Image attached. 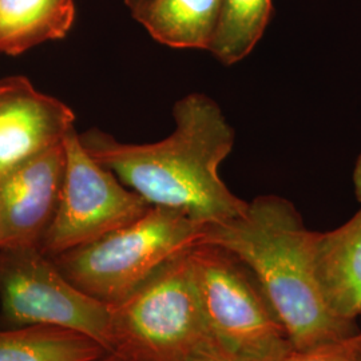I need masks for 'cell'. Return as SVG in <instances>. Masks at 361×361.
Returning a JSON list of instances; mask_svg holds the SVG:
<instances>
[{
  "instance_id": "6da1fadb",
  "label": "cell",
  "mask_w": 361,
  "mask_h": 361,
  "mask_svg": "<svg viewBox=\"0 0 361 361\" xmlns=\"http://www.w3.org/2000/svg\"><path fill=\"white\" fill-rule=\"evenodd\" d=\"M173 118V133L158 142H121L101 130L79 135L99 164L152 207L180 210L204 225L244 213L247 202L219 176L235 142L219 104L207 94L190 92L176 102Z\"/></svg>"
},
{
  "instance_id": "7a4b0ae2",
  "label": "cell",
  "mask_w": 361,
  "mask_h": 361,
  "mask_svg": "<svg viewBox=\"0 0 361 361\" xmlns=\"http://www.w3.org/2000/svg\"><path fill=\"white\" fill-rule=\"evenodd\" d=\"M313 234L290 201L261 195L247 202L240 216L205 225L200 240L232 252L252 269L296 349L361 329L356 322L340 320L326 308L312 265Z\"/></svg>"
},
{
  "instance_id": "3957f363",
  "label": "cell",
  "mask_w": 361,
  "mask_h": 361,
  "mask_svg": "<svg viewBox=\"0 0 361 361\" xmlns=\"http://www.w3.org/2000/svg\"><path fill=\"white\" fill-rule=\"evenodd\" d=\"M204 228L180 210L152 207L128 225L50 258L67 280L111 307L198 244Z\"/></svg>"
},
{
  "instance_id": "277c9868",
  "label": "cell",
  "mask_w": 361,
  "mask_h": 361,
  "mask_svg": "<svg viewBox=\"0 0 361 361\" xmlns=\"http://www.w3.org/2000/svg\"><path fill=\"white\" fill-rule=\"evenodd\" d=\"M190 249L173 258L131 296L110 307L109 353L131 361H182L210 336L194 281Z\"/></svg>"
},
{
  "instance_id": "5b68a950",
  "label": "cell",
  "mask_w": 361,
  "mask_h": 361,
  "mask_svg": "<svg viewBox=\"0 0 361 361\" xmlns=\"http://www.w3.org/2000/svg\"><path fill=\"white\" fill-rule=\"evenodd\" d=\"M194 281L210 336L238 355L280 361L292 347L284 324L256 274L221 246L190 249Z\"/></svg>"
},
{
  "instance_id": "8992f818",
  "label": "cell",
  "mask_w": 361,
  "mask_h": 361,
  "mask_svg": "<svg viewBox=\"0 0 361 361\" xmlns=\"http://www.w3.org/2000/svg\"><path fill=\"white\" fill-rule=\"evenodd\" d=\"M0 310L7 328L70 329L109 352L110 305L67 280L39 247L0 249Z\"/></svg>"
},
{
  "instance_id": "52a82bcc",
  "label": "cell",
  "mask_w": 361,
  "mask_h": 361,
  "mask_svg": "<svg viewBox=\"0 0 361 361\" xmlns=\"http://www.w3.org/2000/svg\"><path fill=\"white\" fill-rule=\"evenodd\" d=\"M65 180L59 205L39 250L54 257L140 219L152 205L87 152L75 129L65 138Z\"/></svg>"
},
{
  "instance_id": "ba28073f",
  "label": "cell",
  "mask_w": 361,
  "mask_h": 361,
  "mask_svg": "<svg viewBox=\"0 0 361 361\" xmlns=\"http://www.w3.org/2000/svg\"><path fill=\"white\" fill-rule=\"evenodd\" d=\"M65 141L0 178V249L39 247L59 205Z\"/></svg>"
},
{
  "instance_id": "9c48e42d",
  "label": "cell",
  "mask_w": 361,
  "mask_h": 361,
  "mask_svg": "<svg viewBox=\"0 0 361 361\" xmlns=\"http://www.w3.org/2000/svg\"><path fill=\"white\" fill-rule=\"evenodd\" d=\"M75 114L25 77L0 79V178L65 141Z\"/></svg>"
},
{
  "instance_id": "30bf717a",
  "label": "cell",
  "mask_w": 361,
  "mask_h": 361,
  "mask_svg": "<svg viewBox=\"0 0 361 361\" xmlns=\"http://www.w3.org/2000/svg\"><path fill=\"white\" fill-rule=\"evenodd\" d=\"M314 279L329 312L340 320L361 317V209L329 232H314Z\"/></svg>"
},
{
  "instance_id": "8fae6325",
  "label": "cell",
  "mask_w": 361,
  "mask_h": 361,
  "mask_svg": "<svg viewBox=\"0 0 361 361\" xmlns=\"http://www.w3.org/2000/svg\"><path fill=\"white\" fill-rule=\"evenodd\" d=\"M222 0H145L133 18L158 43L177 50H210Z\"/></svg>"
},
{
  "instance_id": "7c38bea8",
  "label": "cell",
  "mask_w": 361,
  "mask_h": 361,
  "mask_svg": "<svg viewBox=\"0 0 361 361\" xmlns=\"http://www.w3.org/2000/svg\"><path fill=\"white\" fill-rule=\"evenodd\" d=\"M75 20V0H0V54L19 55L65 38Z\"/></svg>"
},
{
  "instance_id": "4fadbf2b",
  "label": "cell",
  "mask_w": 361,
  "mask_h": 361,
  "mask_svg": "<svg viewBox=\"0 0 361 361\" xmlns=\"http://www.w3.org/2000/svg\"><path fill=\"white\" fill-rule=\"evenodd\" d=\"M109 353L89 336L56 326L0 329V361H97Z\"/></svg>"
},
{
  "instance_id": "5bb4252c",
  "label": "cell",
  "mask_w": 361,
  "mask_h": 361,
  "mask_svg": "<svg viewBox=\"0 0 361 361\" xmlns=\"http://www.w3.org/2000/svg\"><path fill=\"white\" fill-rule=\"evenodd\" d=\"M273 0H222L219 26L209 51L233 66L255 50L269 25Z\"/></svg>"
},
{
  "instance_id": "9a60e30c",
  "label": "cell",
  "mask_w": 361,
  "mask_h": 361,
  "mask_svg": "<svg viewBox=\"0 0 361 361\" xmlns=\"http://www.w3.org/2000/svg\"><path fill=\"white\" fill-rule=\"evenodd\" d=\"M280 361H361V329L312 348H290Z\"/></svg>"
},
{
  "instance_id": "2e32d148",
  "label": "cell",
  "mask_w": 361,
  "mask_h": 361,
  "mask_svg": "<svg viewBox=\"0 0 361 361\" xmlns=\"http://www.w3.org/2000/svg\"><path fill=\"white\" fill-rule=\"evenodd\" d=\"M182 361H265L238 355L222 347L212 336L205 338Z\"/></svg>"
},
{
  "instance_id": "e0dca14e",
  "label": "cell",
  "mask_w": 361,
  "mask_h": 361,
  "mask_svg": "<svg viewBox=\"0 0 361 361\" xmlns=\"http://www.w3.org/2000/svg\"><path fill=\"white\" fill-rule=\"evenodd\" d=\"M352 182H353V190L357 201L361 204V152L357 155V159L355 162L353 168V174H352Z\"/></svg>"
},
{
  "instance_id": "ac0fdd59",
  "label": "cell",
  "mask_w": 361,
  "mask_h": 361,
  "mask_svg": "<svg viewBox=\"0 0 361 361\" xmlns=\"http://www.w3.org/2000/svg\"><path fill=\"white\" fill-rule=\"evenodd\" d=\"M145 0H125V4H126V7L129 8L130 13L131 11H134L135 8H138L141 4H142Z\"/></svg>"
},
{
  "instance_id": "d6986e66",
  "label": "cell",
  "mask_w": 361,
  "mask_h": 361,
  "mask_svg": "<svg viewBox=\"0 0 361 361\" xmlns=\"http://www.w3.org/2000/svg\"><path fill=\"white\" fill-rule=\"evenodd\" d=\"M97 361H131L128 360V359H123V357H121V356H116L114 353H106L104 357H101L99 360Z\"/></svg>"
}]
</instances>
